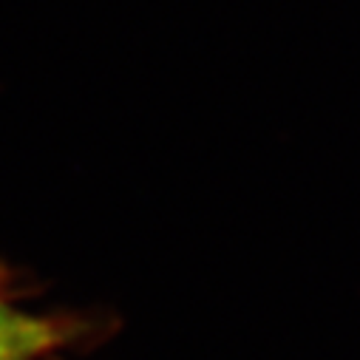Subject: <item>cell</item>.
I'll list each match as a JSON object with an SVG mask.
<instances>
[{
	"instance_id": "cell-1",
	"label": "cell",
	"mask_w": 360,
	"mask_h": 360,
	"mask_svg": "<svg viewBox=\"0 0 360 360\" xmlns=\"http://www.w3.org/2000/svg\"><path fill=\"white\" fill-rule=\"evenodd\" d=\"M82 335L79 318L26 309L0 290V360H46L71 349Z\"/></svg>"
}]
</instances>
